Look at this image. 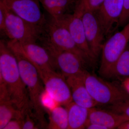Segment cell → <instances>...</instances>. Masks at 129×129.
Instances as JSON below:
<instances>
[{"instance_id":"obj_1","label":"cell","mask_w":129,"mask_h":129,"mask_svg":"<svg viewBox=\"0 0 129 129\" xmlns=\"http://www.w3.org/2000/svg\"><path fill=\"white\" fill-rule=\"evenodd\" d=\"M0 76L5 81L11 101L20 110L29 107L27 90L19 68L17 60L7 41H0Z\"/></svg>"},{"instance_id":"obj_2","label":"cell","mask_w":129,"mask_h":129,"mask_svg":"<svg viewBox=\"0 0 129 129\" xmlns=\"http://www.w3.org/2000/svg\"><path fill=\"white\" fill-rule=\"evenodd\" d=\"M12 51L17 60L21 78L27 88L29 107L39 121L42 128H47L48 123L45 118V112L46 111L41 102V96L45 88L38 70L24 56L18 52Z\"/></svg>"},{"instance_id":"obj_3","label":"cell","mask_w":129,"mask_h":129,"mask_svg":"<svg viewBox=\"0 0 129 129\" xmlns=\"http://www.w3.org/2000/svg\"><path fill=\"white\" fill-rule=\"evenodd\" d=\"M39 40L61 50L71 52L79 56L88 66H93L96 62L76 45L68 29L51 17L47 19Z\"/></svg>"},{"instance_id":"obj_4","label":"cell","mask_w":129,"mask_h":129,"mask_svg":"<svg viewBox=\"0 0 129 129\" xmlns=\"http://www.w3.org/2000/svg\"><path fill=\"white\" fill-rule=\"evenodd\" d=\"M84 80L88 92L97 105L112 106L129 99L121 84L111 82L86 70Z\"/></svg>"},{"instance_id":"obj_5","label":"cell","mask_w":129,"mask_h":129,"mask_svg":"<svg viewBox=\"0 0 129 129\" xmlns=\"http://www.w3.org/2000/svg\"><path fill=\"white\" fill-rule=\"evenodd\" d=\"M129 43V22L120 31L111 36L104 43L98 73L104 78L111 79L114 66Z\"/></svg>"},{"instance_id":"obj_6","label":"cell","mask_w":129,"mask_h":129,"mask_svg":"<svg viewBox=\"0 0 129 129\" xmlns=\"http://www.w3.org/2000/svg\"><path fill=\"white\" fill-rule=\"evenodd\" d=\"M6 13V36L9 40L20 43L36 42L43 30L25 21L15 14L0 0Z\"/></svg>"},{"instance_id":"obj_7","label":"cell","mask_w":129,"mask_h":129,"mask_svg":"<svg viewBox=\"0 0 129 129\" xmlns=\"http://www.w3.org/2000/svg\"><path fill=\"white\" fill-rule=\"evenodd\" d=\"M47 50L53 60L56 71H58L65 78L84 73L88 66L78 55L68 51L61 50L42 44Z\"/></svg>"},{"instance_id":"obj_8","label":"cell","mask_w":129,"mask_h":129,"mask_svg":"<svg viewBox=\"0 0 129 129\" xmlns=\"http://www.w3.org/2000/svg\"><path fill=\"white\" fill-rule=\"evenodd\" d=\"M7 42L12 50L24 56L35 66L37 70L56 71L50 55L42 45H38L36 42L20 43L10 40Z\"/></svg>"},{"instance_id":"obj_9","label":"cell","mask_w":129,"mask_h":129,"mask_svg":"<svg viewBox=\"0 0 129 129\" xmlns=\"http://www.w3.org/2000/svg\"><path fill=\"white\" fill-rule=\"evenodd\" d=\"M46 90L61 106L73 102L71 90L66 78L54 70H38Z\"/></svg>"},{"instance_id":"obj_10","label":"cell","mask_w":129,"mask_h":129,"mask_svg":"<svg viewBox=\"0 0 129 129\" xmlns=\"http://www.w3.org/2000/svg\"><path fill=\"white\" fill-rule=\"evenodd\" d=\"M124 0H104L94 12L104 37L109 38L119 27L123 8Z\"/></svg>"},{"instance_id":"obj_11","label":"cell","mask_w":129,"mask_h":129,"mask_svg":"<svg viewBox=\"0 0 129 129\" xmlns=\"http://www.w3.org/2000/svg\"><path fill=\"white\" fill-rule=\"evenodd\" d=\"M6 6L25 21L43 30L47 19L41 10L40 0H2Z\"/></svg>"},{"instance_id":"obj_12","label":"cell","mask_w":129,"mask_h":129,"mask_svg":"<svg viewBox=\"0 0 129 129\" xmlns=\"http://www.w3.org/2000/svg\"><path fill=\"white\" fill-rule=\"evenodd\" d=\"M81 17L74 12L73 14L66 13L57 19H53L65 27L78 46L96 62L97 58L92 54L86 41Z\"/></svg>"},{"instance_id":"obj_13","label":"cell","mask_w":129,"mask_h":129,"mask_svg":"<svg viewBox=\"0 0 129 129\" xmlns=\"http://www.w3.org/2000/svg\"><path fill=\"white\" fill-rule=\"evenodd\" d=\"M81 17L87 43L92 54L97 58L101 52L105 37L94 12H84Z\"/></svg>"},{"instance_id":"obj_14","label":"cell","mask_w":129,"mask_h":129,"mask_svg":"<svg viewBox=\"0 0 129 129\" xmlns=\"http://www.w3.org/2000/svg\"><path fill=\"white\" fill-rule=\"evenodd\" d=\"M86 71L66 79L71 90L73 101L79 106L90 109L95 107L97 104L91 96L86 86L84 80Z\"/></svg>"},{"instance_id":"obj_15","label":"cell","mask_w":129,"mask_h":129,"mask_svg":"<svg viewBox=\"0 0 129 129\" xmlns=\"http://www.w3.org/2000/svg\"><path fill=\"white\" fill-rule=\"evenodd\" d=\"M129 119L124 115L109 109H101L95 107L89 109L88 121L104 126L107 129L117 128Z\"/></svg>"},{"instance_id":"obj_16","label":"cell","mask_w":129,"mask_h":129,"mask_svg":"<svg viewBox=\"0 0 129 129\" xmlns=\"http://www.w3.org/2000/svg\"><path fill=\"white\" fill-rule=\"evenodd\" d=\"M68 115V129H83L89 119V109L86 108L72 102L65 107Z\"/></svg>"},{"instance_id":"obj_17","label":"cell","mask_w":129,"mask_h":129,"mask_svg":"<svg viewBox=\"0 0 129 129\" xmlns=\"http://www.w3.org/2000/svg\"><path fill=\"white\" fill-rule=\"evenodd\" d=\"M77 0H40L41 4L51 17L59 18L67 12L70 8L76 3Z\"/></svg>"},{"instance_id":"obj_18","label":"cell","mask_w":129,"mask_h":129,"mask_svg":"<svg viewBox=\"0 0 129 129\" xmlns=\"http://www.w3.org/2000/svg\"><path fill=\"white\" fill-rule=\"evenodd\" d=\"M24 111L18 108L11 101L0 102V129L13 119H23Z\"/></svg>"},{"instance_id":"obj_19","label":"cell","mask_w":129,"mask_h":129,"mask_svg":"<svg viewBox=\"0 0 129 129\" xmlns=\"http://www.w3.org/2000/svg\"><path fill=\"white\" fill-rule=\"evenodd\" d=\"M62 106H59L52 111L47 112L49 122L47 128L68 129V115L67 109Z\"/></svg>"},{"instance_id":"obj_20","label":"cell","mask_w":129,"mask_h":129,"mask_svg":"<svg viewBox=\"0 0 129 129\" xmlns=\"http://www.w3.org/2000/svg\"><path fill=\"white\" fill-rule=\"evenodd\" d=\"M129 77V43L113 68L111 79L120 80Z\"/></svg>"},{"instance_id":"obj_21","label":"cell","mask_w":129,"mask_h":129,"mask_svg":"<svg viewBox=\"0 0 129 129\" xmlns=\"http://www.w3.org/2000/svg\"><path fill=\"white\" fill-rule=\"evenodd\" d=\"M104 0H77L74 12L82 16L85 12H94L98 9Z\"/></svg>"},{"instance_id":"obj_22","label":"cell","mask_w":129,"mask_h":129,"mask_svg":"<svg viewBox=\"0 0 129 129\" xmlns=\"http://www.w3.org/2000/svg\"><path fill=\"white\" fill-rule=\"evenodd\" d=\"M42 105L47 112L53 110L54 109L60 106V104L46 90L43 91L41 96Z\"/></svg>"},{"instance_id":"obj_23","label":"cell","mask_w":129,"mask_h":129,"mask_svg":"<svg viewBox=\"0 0 129 129\" xmlns=\"http://www.w3.org/2000/svg\"><path fill=\"white\" fill-rule=\"evenodd\" d=\"M108 108L115 113L124 115L129 119V99L117 104L108 106Z\"/></svg>"},{"instance_id":"obj_24","label":"cell","mask_w":129,"mask_h":129,"mask_svg":"<svg viewBox=\"0 0 129 129\" xmlns=\"http://www.w3.org/2000/svg\"><path fill=\"white\" fill-rule=\"evenodd\" d=\"M129 22V0H124L123 12L119 23V27H124Z\"/></svg>"},{"instance_id":"obj_25","label":"cell","mask_w":129,"mask_h":129,"mask_svg":"<svg viewBox=\"0 0 129 129\" xmlns=\"http://www.w3.org/2000/svg\"><path fill=\"white\" fill-rule=\"evenodd\" d=\"M11 101L6 85L0 76V102Z\"/></svg>"},{"instance_id":"obj_26","label":"cell","mask_w":129,"mask_h":129,"mask_svg":"<svg viewBox=\"0 0 129 129\" xmlns=\"http://www.w3.org/2000/svg\"><path fill=\"white\" fill-rule=\"evenodd\" d=\"M0 31L1 35L6 36V13L5 8L0 2Z\"/></svg>"},{"instance_id":"obj_27","label":"cell","mask_w":129,"mask_h":129,"mask_svg":"<svg viewBox=\"0 0 129 129\" xmlns=\"http://www.w3.org/2000/svg\"><path fill=\"white\" fill-rule=\"evenodd\" d=\"M23 119H13L7 124L3 129H22Z\"/></svg>"},{"instance_id":"obj_28","label":"cell","mask_w":129,"mask_h":129,"mask_svg":"<svg viewBox=\"0 0 129 129\" xmlns=\"http://www.w3.org/2000/svg\"><path fill=\"white\" fill-rule=\"evenodd\" d=\"M87 129H107L106 127L101 125L91 123L88 121L85 126V128Z\"/></svg>"},{"instance_id":"obj_29","label":"cell","mask_w":129,"mask_h":129,"mask_svg":"<svg viewBox=\"0 0 129 129\" xmlns=\"http://www.w3.org/2000/svg\"><path fill=\"white\" fill-rule=\"evenodd\" d=\"M121 82V85L122 88L129 95V77L124 79Z\"/></svg>"},{"instance_id":"obj_30","label":"cell","mask_w":129,"mask_h":129,"mask_svg":"<svg viewBox=\"0 0 129 129\" xmlns=\"http://www.w3.org/2000/svg\"><path fill=\"white\" fill-rule=\"evenodd\" d=\"M118 129H129V120L125 121L118 127Z\"/></svg>"}]
</instances>
